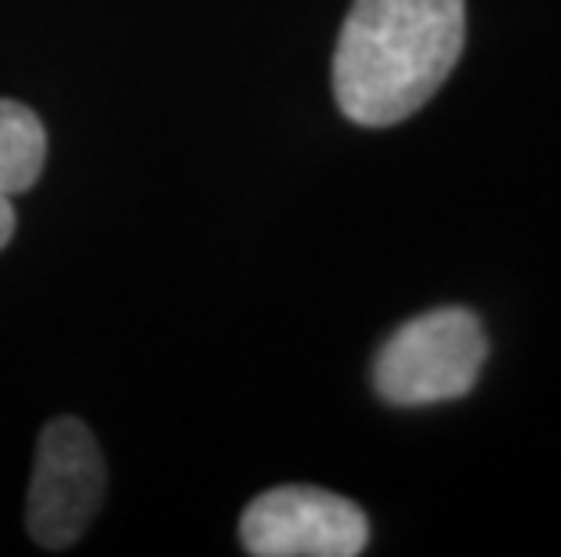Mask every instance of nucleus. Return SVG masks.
Returning a JSON list of instances; mask_svg holds the SVG:
<instances>
[{
  "label": "nucleus",
  "instance_id": "1",
  "mask_svg": "<svg viewBox=\"0 0 561 557\" xmlns=\"http://www.w3.org/2000/svg\"><path fill=\"white\" fill-rule=\"evenodd\" d=\"M463 51V0H355L333 51V98L359 127L424 109Z\"/></svg>",
  "mask_w": 561,
  "mask_h": 557
},
{
  "label": "nucleus",
  "instance_id": "2",
  "mask_svg": "<svg viewBox=\"0 0 561 557\" xmlns=\"http://www.w3.org/2000/svg\"><path fill=\"white\" fill-rule=\"evenodd\" d=\"M489 359L482 318L468 307H435L388 337L374 362V387L391 406L463 398Z\"/></svg>",
  "mask_w": 561,
  "mask_h": 557
},
{
  "label": "nucleus",
  "instance_id": "3",
  "mask_svg": "<svg viewBox=\"0 0 561 557\" xmlns=\"http://www.w3.org/2000/svg\"><path fill=\"white\" fill-rule=\"evenodd\" d=\"M105 500L102 449L77 417H58L44 428L33 464L26 529L47 550H66L91 529Z\"/></svg>",
  "mask_w": 561,
  "mask_h": 557
},
{
  "label": "nucleus",
  "instance_id": "4",
  "mask_svg": "<svg viewBox=\"0 0 561 557\" xmlns=\"http://www.w3.org/2000/svg\"><path fill=\"white\" fill-rule=\"evenodd\" d=\"M240 539L254 557H355L369 543V521L337 492L279 485L243 511Z\"/></svg>",
  "mask_w": 561,
  "mask_h": 557
},
{
  "label": "nucleus",
  "instance_id": "5",
  "mask_svg": "<svg viewBox=\"0 0 561 557\" xmlns=\"http://www.w3.org/2000/svg\"><path fill=\"white\" fill-rule=\"evenodd\" d=\"M47 160L41 116L26 105L0 98V193L22 196L37 185Z\"/></svg>",
  "mask_w": 561,
  "mask_h": 557
},
{
  "label": "nucleus",
  "instance_id": "6",
  "mask_svg": "<svg viewBox=\"0 0 561 557\" xmlns=\"http://www.w3.org/2000/svg\"><path fill=\"white\" fill-rule=\"evenodd\" d=\"M11 235H15V207H11V196L0 193V251L11 243Z\"/></svg>",
  "mask_w": 561,
  "mask_h": 557
}]
</instances>
